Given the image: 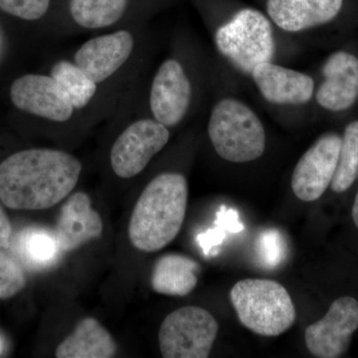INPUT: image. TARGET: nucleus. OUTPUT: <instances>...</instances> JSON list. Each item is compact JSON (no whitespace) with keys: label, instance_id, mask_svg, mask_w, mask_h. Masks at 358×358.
Here are the masks:
<instances>
[{"label":"nucleus","instance_id":"obj_1","mask_svg":"<svg viewBox=\"0 0 358 358\" xmlns=\"http://www.w3.org/2000/svg\"><path fill=\"white\" fill-rule=\"evenodd\" d=\"M81 171V162L61 150L16 152L0 164V200L14 210L51 208L74 189Z\"/></svg>","mask_w":358,"mask_h":358},{"label":"nucleus","instance_id":"obj_2","mask_svg":"<svg viewBox=\"0 0 358 358\" xmlns=\"http://www.w3.org/2000/svg\"><path fill=\"white\" fill-rule=\"evenodd\" d=\"M188 183L182 174L164 173L148 183L136 201L129 225L134 248L152 253L176 239L185 221Z\"/></svg>","mask_w":358,"mask_h":358},{"label":"nucleus","instance_id":"obj_3","mask_svg":"<svg viewBox=\"0 0 358 358\" xmlns=\"http://www.w3.org/2000/svg\"><path fill=\"white\" fill-rule=\"evenodd\" d=\"M230 301L240 322L259 336H281L296 322L289 292L272 280H242L231 289Z\"/></svg>","mask_w":358,"mask_h":358},{"label":"nucleus","instance_id":"obj_4","mask_svg":"<svg viewBox=\"0 0 358 358\" xmlns=\"http://www.w3.org/2000/svg\"><path fill=\"white\" fill-rule=\"evenodd\" d=\"M208 134L214 150L227 162H253L265 152L262 122L251 108L236 99H224L214 106Z\"/></svg>","mask_w":358,"mask_h":358},{"label":"nucleus","instance_id":"obj_5","mask_svg":"<svg viewBox=\"0 0 358 358\" xmlns=\"http://www.w3.org/2000/svg\"><path fill=\"white\" fill-rule=\"evenodd\" d=\"M215 40L220 53L247 75H252L257 66L271 62L275 53L272 25L255 9L239 11L219 28Z\"/></svg>","mask_w":358,"mask_h":358},{"label":"nucleus","instance_id":"obj_6","mask_svg":"<svg viewBox=\"0 0 358 358\" xmlns=\"http://www.w3.org/2000/svg\"><path fill=\"white\" fill-rule=\"evenodd\" d=\"M217 320L200 307L169 313L160 326L159 350L164 358H206L217 336Z\"/></svg>","mask_w":358,"mask_h":358},{"label":"nucleus","instance_id":"obj_7","mask_svg":"<svg viewBox=\"0 0 358 358\" xmlns=\"http://www.w3.org/2000/svg\"><path fill=\"white\" fill-rule=\"evenodd\" d=\"M357 331L358 300L345 294L334 299L324 317L306 329V346L315 357H341Z\"/></svg>","mask_w":358,"mask_h":358},{"label":"nucleus","instance_id":"obj_8","mask_svg":"<svg viewBox=\"0 0 358 358\" xmlns=\"http://www.w3.org/2000/svg\"><path fill=\"white\" fill-rule=\"evenodd\" d=\"M169 140L167 127L154 120L131 124L117 138L110 150V166L119 178L138 176Z\"/></svg>","mask_w":358,"mask_h":358},{"label":"nucleus","instance_id":"obj_9","mask_svg":"<svg viewBox=\"0 0 358 358\" xmlns=\"http://www.w3.org/2000/svg\"><path fill=\"white\" fill-rule=\"evenodd\" d=\"M341 147L339 134H324L301 157L292 176V189L299 199L317 201L326 193L336 173Z\"/></svg>","mask_w":358,"mask_h":358},{"label":"nucleus","instance_id":"obj_10","mask_svg":"<svg viewBox=\"0 0 358 358\" xmlns=\"http://www.w3.org/2000/svg\"><path fill=\"white\" fill-rule=\"evenodd\" d=\"M10 98L17 109L51 121H67L74 110L62 87L51 76L44 75L18 78L11 86Z\"/></svg>","mask_w":358,"mask_h":358},{"label":"nucleus","instance_id":"obj_11","mask_svg":"<svg viewBox=\"0 0 358 358\" xmlns=\"http://www.w3.org/2000/svg\"><path fill=\"white\" fill-rule=\"evenodd\" d=\"M192 100V85L178 61L164 63L152 82L150 109L155 121L174 127L182 121Z\"/></svg>","mask_w":358,"mask_h":358},{"label":"nucleus","instance_id":"obj_12","mask_svg":"<svg viewBox=\"0 0 358 358\" xmlns=\"http://www.w3.org/2000/svg\"><path fill=\"white\" fill-rule=\"evenodd\" d=\"M324 82L317 92V102L331 112L352 107L358 98V58L338 51L327 59L322 67Z\"/></svg>","mask_w":358,"mask_h":358},{"label":"nucleus","instance_id":"obj_13","mask_svg":"<svg viewBox=\"0 0 358 358\" xmlns=\"http://www.w3.org/2000/svg\"><path fill=\"white\" fill-rule=\"evenodd\" d=\"M133 49V36L122 30L89 40L76 52L74 59L76 65L96 84L120 69Z\"/></svg>","mask_w":358,"mask_h":358},{"label":"nucleus","instance_id":"obj_14","mask_svg":"<svg viewBox=\"0 0 358 358\" xmlns=\"http://www.w3.org/2000/svg\"><path fill=\"white\" fill-rule=\"evenodd\" d=\"M257 88L268 102L278 105H303L312 100L313 78L271 62L257 66L252 72Z\"/></svg>","mask_w":358,"mask_h":358},{"label":"nucleus","instance_id":"obj_15","mask_svg":"<svg viewBox=\"0 0 358 358\" xmlns=\"http://www.w3.org/2000/svg\"><path fill=\"white\" fill-rule=\"evenodd\" d=\"M103 227L102 218L92 208L89 195L77 192L61 208L55 235L62 251H74L101 236Z\"/></svg>","mask_w":358,"mask_h":358},{"label":"nucleus","instance_id":"obj_16","mask_svg":"<svg viewBox=\"0 0 358 358\" xmlns=\"http://www.w3.org/2000/svg\"><path fill=\"white\" fill-rule=\"evenodd\" d=\"M343 0H268L271 20L281 29L300 32L334 20Z\"/></svg>","mask_w":358,"mask_h":358},{"label":"nucleus","instance_id":"obj_17","mask_svg":"<svg viewBox=\"0 0 358 358\" xmlns=\"http://www.w3.org/2000/svg\"><path fill=\"white\" fill-rule=\"evenodd\" d=\"M117 343L96 319L86 317L77 324L74 333L59 345L58 358H110L117 353Z\"/></svg>","mask_w":358,"mask_h":358},{"label":"nucleus","instance_id":"obj_18","mask_svg":"<svg viewBox=\"0 0 358 358\" xmlns=\"http://www.w3.org/2000/svg\"><path fill=\"white\" fill-rule=\"evenodd\" d=\"M199 264L189 257L167 254L155 263L152 274L155 292L171 296H185L196 287Z\"/></svg>","mask_w":358,"mask_h":358},{"label":"nucleus","instance_id":"obj_19","mask_svg":"<svg viewBox=\"0 0 358 358\" xmlns=\"http://www.w3.org/2000/svg\"><path fill=\"white\" fill-rule=\"evenodd\" d=\"M61 251L56 235L42 228L25 230L18 239V253L30 267L39 268L53 265Z\"/></svg>","mask_w":358,"mask_h":358},{"label":"nucleus","instance_id":"obj_20","mask_svg":"<svg viewBox=\"0 0 358 358\" xmlns=\"http://www.w3.org/2000/svg\"><path fill=\"white\" fill-rule=\"evenodd\" d=\"M128 6V0H70L72 17L82 27L96 29L114 24Z\"/></svg>","mask_w":358,"mask_h":358},{"label":"nucleus","instance_id":"obj_21","mask_svg":"<svg viewBox=\"0 0 358 358\" xmlns=\"http://www.w3.org/2000/svg\"><path fill=\"white\" fill-rule=\"evenodd\" d=\"M358 179V121L350 122L341 136L338 166L331 181V192L341 195L348 192Z\"/></svg>","mask_w":358,"mask_h":358},{"label":"nucleus","instance_id":"obj_22","mask_svg":"<svg viewBox=\"0 0 358 358\" xmlns=\"http://www.w3.org/2000/svg\"><path fill=\"white\" fill-rule=\"evenodd\" d=\"M51 77L69 96L73 107L81 109L95 95L96 85L79 66L59 61L52 67Z\"/></svg>","mask_w":358,"mask_h":358},{"label":"nucleus","instance_id":"obj_23","mask_svg":"<svg viewBox=\"0 0 358 358\" xmlns=\"http://www.w3.org/2000/svg\"><path fill=\"white\" fill-rule=\"evenodd\" d=\"M25 286L26 277L20 264L0 249V299L13 298Z\"/></svg>","mask_w":358,"mask_h":358},{"label":"nucleus","instance_id":"obj_24","mask_svg":"<svg viewBox=\"0 0 358 358\" xmlns=\"http://www.w3.org/2000/svg\"><path fill=\"white\" fill-rule=\"evenodd\" d=\"M256 251L265 267H278L286 257V242L281 232L277 229L263 231L257 239Z\"/></svg>","mask_w":358,"mask_h":358},{"label":"nucleus","instance_id":"obj_25","mask_svg":"<svg viewBox=\"0 0 358 358\" xmlns=\"http://www.w3.org/2000/svg\"><path fill=\"white\" fill-rule=\"evenodd\" d=\"M50 0H0V9L24 20H37L47 13Z\"/></svg>","mask_w":358,"mask_h":358},{"label":"nucleus","instance_id":"obj_26","mask_svg":"<svg viewBox=\"0 0 358 358\" xmlns=\"http://www.w3.org/2000/svg\"><path fill=\"white\" fill-rule=\"evenodd\" d=\"M215 224L228 232L239 233L243 230V224L240 222L237 212L226 206H221L220 210L217 212Z\"/></svg>","mask_w":358,"mask_h":358},{"label":"nucleus","instance_id":"obj_27","mask_svg":"<svg viewBox=\"0 0 358 358\" xmlns=\"http://www.w3.org/2000/svg\"><path fill=\"white\" fill-rule=\"evenodd\" d=\"M224 237H225V231L216 225V228H211L206 232L200 234L197 237V242L203 250L205 255L208 256L210 255L215 247L222 243Z\"/></svg>","mask_w":358,"mask_h":358},{"label":"nucleus","instance_id":"obj_28","mask_svg":"<svg viewBox=\"0 0 358 358\" xmlns=\"http://www.w3.org/2000/svg\"><path fill=\"white\" fill-rule=\"evenodd\" d=\"M13 236V226L7 217L6 211L0 204V249L6 250L10 247Z\"/></svg>","mask_w":358,"mask_h":358},{"label":"nucleus","instance_id":"obj_29","mask_svg":"<svg viewBox=\"0 0 358 358\" xmlns=\"http://www.w3.org/2000/svg\"><path fill=\"white\" fill-rule=\"evenodd\" d=\"M350 220H352L353 227L358 232V188L355 199H353L352 207H350Z\"/></svg>","mask_w":358,"mask_h":358}]
</instances>
